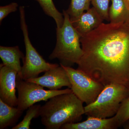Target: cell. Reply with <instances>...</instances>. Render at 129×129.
Segmentation results:
<instances>
[{
  "instance_id": "7",
  "label": "cell",
  "mask_w": 129,
  "mask_h": 129,
  "mask_svg": "<svg viewBox=\"0 0 129 129\" xmlns=\"http://www.w3.org/2000/svg\"><path fill=\"white\" fill-rule=\"evenodd\" d=\"M60 65L63 67L67 72L73 93L86 105L94 102L104 86L83 71L71 67Z\"/></svg>"
},
{
  "instance_id": "19",
  "label": "cell",
  "mask_w": 129,
  "mask_h": 129,
  "mask_svg": "<svg viewBox=\"0 0 129 129\" xmlns=\"http://www.w3.org/2000/svg\"><path fill=\"white\" fill-rule=\"evenodd\" d=\"M115 117L117 120L119 127H122L125 122L129 119V96L121 103Z\"/></svg>"
},
{
  "instance_id": "13",
  "label": "cell",
  "mask_w": 129,
  "mask_h": 129,
  "mask_svg": "<svg viewBox=\"0 0 129 129\" xmlns=\"http://www.w3.org/2000/svg\"><path fill=\"white\" fill-rule=\"evenodd\" d=\"M23 112L17 107L9 106L0 99V129L15 126Z\"/></svg>"
},
{
  "instance_id": "4",
  "label": "cell",
  "mask_w": 129,
  "mask_h": 129,
  "mask_svg": "<svg viewBox=\"0 0 129 129\" xmlns=\"http://www.w3.org/2000/svg\"><path fill=\"white\" fill-rule=\"evenodd\" d=\"M129 96V89L124 86L107 85L94 102L84 107L85 114L102 119L112 117L117 113L122 102Z\"/></svg>"
},
{
  "instance_id": "16",
  "label": "cell",
  "mask_w": 129,
  "mask_h": 129,
  "mask_svg": "<svg viewBox=\"0 0 129 129\" xmlns=\"http://www.w3.org/2000/svg\"><path fill=\"white\" fill-rule=\"evenodd\" d=\"M91 0H71L68 9L66 10L71 22L78 18L85 11L90 8Z\"/></svg>"
},
{
  "instance_id": "23",
  "label": "cell",
  "mask_w": 129,
  "mask_h": 129,
  "mask_svg": "<svg viewBox=\"0 0 129 129\" xmlns=\"http://www.w3.org/2000/svg\"><path fill=\"white\" fill-rule=\"evenodd\" d=\"M127 22H128V23H129V20H128V21H127Z\"/></svg>"
},
{
  "instance_id": "8",
  "label": "cell",
  "mask_w": 129,
  "mask_h": 129,
  "mask_svg": "<svg viewBox=\"0 0 129 129\" xmlns=\"http://www.w3.org/2000/svg\"><path fill=\"white\" fill-rule=\"evenodd\" d=\"M18 72L4 65H0V99L12 107H17L16 79Z\"/></svg>"
},
{
  "instance_id": "18",
  "label": "cell",
  "mask_w": 129,
  "mask_h": 129,
  "mask_svg": "<svg viewBox=\"0 0 129 129\" xmlns=\"http://www.w3.org/2000/svg\"><path fill=\"white\" fill-rule=\"evenodd\" d=\"M110 0H91L93 7L103 20L109 21V5Z\"/></svg>"
},
{
  "instance_id": "5",
  "label": "cell",
  "mask_w": 129,
  "mask_h": 129,
  "mask_svg": "<svg viewBox=\"0 0 129 129\" xmlns=\"http://www.w3.org/2000/svg\"><path fill=\"white\" fill-rule=\"evenodd\" d=\"M20 24L24 37L25 55L23 60L21 73L19 75L24 80L35 78L39 75L59 66L57 63L47 62L32 45L29 37L28 26L26 23L25 8H19Z\"/></svg>"
},
{
  "instance_id": "1",
  "label": "cell",
  "mask_w": 129,
  "mask_h": 129,
  "mask_svg": "<svg viewBox=\"0 0 129 129\" xmlns=\"http://www.w3.org/2000/svg\"><path fill=\"white\" fill-rule=\"evenodd\" d=\"M83 54L77 69L104 86L129 89V23L105 24L81 37Z\"/></svg>"
},
{
  "instance_id": "6",
  "label": "cell",
  "mask_w": 129,
  "mask_h": 129,
  "mask_svg": "<svg viewBox=\"0 0 129 129\" xmlns=\"http://www.w3.org/2000/svg\"><path fill=\"white\" fill-rule=\"evenodd\" d=\"M44 88L36 83L24 80L18 74L16 79V88L18 92L17 108L24 111L36 103L47 101L58 95L73 92L69 88L63 90H46Z\"/></svg>"
},
{
  "instance_id": "10",
  "label": "cell",
  "mask_w": 129,
  "mask_h": 129,
  "mask_svg": "<svg viewBox=\"0 0 129 129\" xmlns=\"http://www.w3.org/2000/svg\"><path fill=\"white\" fill-rule=\"evenodd\" d=\"M103 20L93 7L84 12L76 20L71 22L82 37L99 27Z\"/></svg>"
},
{
  "instance_id": "2",
  "label": "cell",
  "mask_w": 129,
  "mask_h": 129,
  "mask_svg": "<svg viewBox=\"0 0 129 129\" xmlns=\"http://www.w3.org/2000/svg\"><path fill=\"white\" fill-rule=\"evenodd\" d=\"M83 103L73 92L53 97L41 108L42 123L47 129H60L79 122L85 114Z\"/></svg>"
},
{
  "instance_id": "15",
  "label": "cell",
  "mask_w": 129,
  "mask_h": 129,
  "mask_svg": "<svg viewBox=\"0 0 129 129\" xmlns=\"http://www.w3.org/2000/svg\"><path fill=\"white\" fill-rule=\"evenodd\" d=\"M39 3L45 13L55 20L56 28L61 27L64 22L63 13H60L56 7L52 0H35Z\"/></svg>"
},
{
  "instance_id": "3",
  "label": "cell",
  "mask_w": 129,
  "mask_h": 129,
  "mask_svg": "<svg viewBox=\"0 0 129 129\" xmlns=\"http://www.w3.org/2000/svg\"><path fill=\"white\" fill-rule=\"evenodd\" d=\"M64 22L61 27L56 28V43L49 56L50 60L57 59L60 64L71 67L78 64L83 54L80 42L81 35L74 27L69 15L63 11Z\"/></svg>"
},
{
  "instance_id": "22",
  "label": "cell",
  "mask_w": 129,
  "mask_h": 129,
  "mask_svg": "<svg viewBox=\"0 0 129 129\" xmlns=\"http://www.w3.org/2000/svg\"><path fill=\"white\" fill-rule=\"evenodd\" d=\"M127 7L129 10V0H124Z\"/></svg>"
},
{
  "instance_id": "20",
  "label": "cell",
  "mask_w": 129,
  "mask_h": 129,
  "mask_svg": "<svg viewBox=\"0 0 129 129\" xmlns=\"http://www.w3.org/2000/svg\"><path fill=\"white\" fill-rule=\"evenodd\" d=\"M18 4L13 2L9 5L0 7V23L10 13L14 12L17 10Z\"/></svg>"
},
{
  "instance_id": "14",
  "label": "cell",
  "mask_w": 129,
  "mask_h": 129,
  "mask_svg": "<svg viewBox=\"0 0 129 129\" xmlns=\"http://www.w3.org/2000/svg\"><path fill=\"white\" fill-rule=\"evenodd\" d=\"M112 5L109 9L110 23L125 22L129 19V10L124 0H111Z\"/></svg>"
},
{
  "instance_id": "17",
  "label": "cell",
  "mask_w": 129,
  "mask_h": 129,
  "mask_svg": "<svg viewBox=\"0 0 129 129\" xmlns=\"http://www.w3.org/2000/svg\"><path fill=\"white\" fill-rule=\"evenodd\" d=\"M40 105H34L27 109L23 119L18 124L12 127V129H29L31 120L33 118L40 117Z\"/></svg>"
},
{
  "instance_id": "12",
  "label": "cell",
  "mask_w": 129,
  "mask_h": 129,
  "mask_svg": "<svg viewBox=\"0 0 129 129\" xmlns=\"http://www.w3.org/2000/svg\"><path fill=\"white\" fill-rule=\"evenodd\" d=\"M0 57L4 65L15 70L20 74L22 69L20 60H23L25 56L18 46H0Z\"/></svg>"
},
{
  "instance_id": "9",
  "label": "cell",
  "mask_w": 129,
  "mask_h": 129,
  "mask_svg": "<svg viewBox=\"0 0 129 129\" xmlns=\"http://www.w3.org/2000/svg\"><path fill=\"white\" fill-rule=\"evenodd\" d=\"M26 81L51 90H58L64 86L71 89L72 87L67 72L61 65L45 72L42 76Z\"/></svg>"
},
{
  "instance_id": "11",
  "label": "cell",
  "mask_w": 129,
  "mask_h": 129,
  "mask_svg": "<svg viewBox=\"0 0 129 129\" xmlns=\"http://www.w3.org/2000/svg\"><path fill=\"white\" fill-rule=\"evenodd\" d=\"M119 127L115 116L102 119L88 116L87 119L81 122L67 124L62 129H115Z\"/></svg>"
},
{
  "instance_id": "21",
  "label": "cell",
  "mask_w": 129,
  "mask_h": 129,
  "mask_svg": "<svg viewBox=\"0 0 129 129\" xmlns=\"http://www.w3.org/2000/svg\"><path fill=\"white\" fill-rule=\"evenodd\" d=\"M122 127L124 129H129V119L125 122Z\"/></svg>"
}]
</instances>
